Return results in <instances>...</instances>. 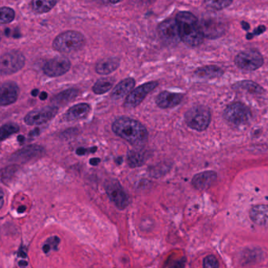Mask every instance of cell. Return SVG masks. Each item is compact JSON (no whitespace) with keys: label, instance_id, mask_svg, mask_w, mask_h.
I'll return each mask as SVG.
<instances>
[{"label":"cell","instance_id":"6da1fadb","mask_svg":"<svg viewBox=\"0 0 268 268\" xmlns=\"http://www.w3.org/2000/svg\"><path fill=\"white\" fill-rule=\"evenodd\" d=\"M112 130L116 135L133 146H142L148 139V133L144 125L135 119L119 117L112 124Z\"/></svg>","mask_w":268,"mask_h":268},{"label":"cell","instance_id":"7a4b0ae2","mask_svg":"<svg viewBox=\"0 0 268 268\" xmlns=\"http://www.w3.org/2000/svg\"><path fill=\"white\" fill-rule=\"evenodd\" d=\"M176 21L178 24L180 40L188 47H196L202 44L204 34L197 18L190 12L182 11L177 15Z\"/></svg>","mask_w":268,"mask_h":268},{"label":"cell","instance_id":"3957f363","mask_svg":"<svg viewBox=\"0 0 268 268\" xmlns=\"http://www.w3.org/2000/svg\"><path fill=\"white\" fill-rule=\"evenodd\" d=\"M86 39L83 35L75 31H67L55 38L53 47L63 54H71L84 47Z\"/></svg>","mask_w":268,"mask_h":268},{"label":"cell","instance_id":"277c9868","mask_svg":"<svg viewBox=\"0 0 268 268\" xmlns=\"http://www.w3.org/2000/svg\"><path fill=\"white\" fill-rule=\"evenodd\" d=\"M187 125L197 131H203L207 129L211 122V112L209 107L197 105L190 108L184 115Z\"/></svg>","mask_w":268,"mask_h":268},{"label":"cell","instance_id":"5b68a950","mask_svg":"<svg viewBox=\"0 0 268 268\" xmlns=\"http://www.w3.org/2000/svg\"><path fill=\"white\" fill-rule=\"evenodd\" d=\"M252 113L246 105L235 102L228 105L224 111V119L235 126L246 125L250 122Z\"/></svg>","mask_w":268,"mask_h":268},{"label":"cell","instance_id":"8992f818","mask_svg":"<svg viewBox=\"0 0 268 268\" xmlns=\"http://www.w3.org/2000/svg\"><path fill=\"white\" fill-rule=\"evenodd\" d=\"M25 64L24 55L18 51L6 53L0 56V75H12L22 69Z\"/></svg>","mask_w":268,"mask_h":268},{"label":"cell","instance_id":"52a82bcc","mask_svg":"<svg viewBox=\"0 0 268 268\" xmlns=\"http://www.w3.org/2000/svg\"><path fill=\"white\" fill-rule=\"evenodd\" d=\"M234 63L238 69L252 71L263 66L264 57L256 50H246L236 55Z\"/></svg>","mask_w":268,"mask_h":268},{"label":"cell","instance_id":"ba28073f","mask_svg":"<svg viewBox=\"0 0 268 268\" xmlns=\"http://www.w3.org/2000/svg\"><path fill=\"white\" fill-rule=\"evenodd\" d=\"M107 196L119 210H125L129 206V197L121 184L116 179H110L105 184Z\"/></svg>","mask_w":268,"mask_h":268},{"label":"cell","instance_id":"9c48e42d","mask_svg":"<svg viewBox=\"0 0 268 268\" xmlns=\"http://www.w3.org/2000/svg\"><path fill=\"white\" fill-rule=\"evenodd\" d=\"M158 82H149L132 90L125 98L124 106L126 108H133L140 105L144 100L147 95L158 87Z\"/></svg>","mask_w":268,"mask_h":268},{"label":"cell","instance_id":"30bf717a","mask_svg":"<svg viewBox=\"0 0 268 268\" xmlns=\"http://www.w3.org/2000/svg\"><path fill=\"white\" fill-rule=\"evenodd\" d=\"M57 111L58 108L56 106H47L38 110H34L25 116L24 122L29 125H42L51 121Z\"/></svg>","mask_w":268,"mask_h":268},{"label":"cell","instance_id":"8fae6325","mask_svg":"<svg viewBox=\"0 0 268 268\" xmlns=\"http://www.w3.org/2000/svg\"><path fill=\"white\" fill-rule=\"evenodd\" d=\"M158 33L161 40L167 44H178L180 41L176 19H168L160 24Z\"/></svg>","mask_w":268,"mask_h":268},{"label":"cell","instance_id":"7c38bea8","mask_svg":"<svg viewBox=\"0 0 268 268\" xmlns=\"http://www.w3.org/2000/svg\"><path fill=\"white\" fill-rule=\"evenodd\" d=\"M71 68L69 59L58 56L47 61L43 66V72L50 77H58L65 75Z\"/></svg>","mask_w":268,"mask_h":268},{"label":"cell","instance_id":"4fadbf2b","mask_svg":"<svg viewBox=\"0 0 268 268\" xmlns=\"http://www.w3.org/2000/svg\"><path fill=\"white\" fill-rule=\"evenodd\" d=\"M204 36L209 38H216L222 36L225 33L226 24L221 20L214 18L205 19L200 24Z\"/></svg>","mask_w":268,"mask_h":268},{"label":"cell","instance_id":"5bb4252c","mask_svg":"<svg viewBox=\"0 0 268 268\" xmlns=\"http://www.w3.org/2000/svg\"><path fill=\"white\" fill-rule=\"evenodd\" d=\"M18 87L14 83L8 82L0 85V106L11 105L18 97Z\"/></svg>","mask_w":268,"mask_h":268},{"label":"cell","instance_id":"9a60e30c","mask_svg":"<svg viewBox=\"0 0 268 268\" xmlns=\"http://www.w3.org/2000/svg\"><path fill=\"white\" fill-rule=\"evenodd\" d=\"M183 98V95L181 93L163 91L158 95L155 99V102L156 105L161 108H172L181 103Z\"/></svg>","mask_w":268,"mask_h":268},{"label":"cell","instance_id":"2e32d148","mask_svg":"<svg viewBox=\"0 0 268 268\" xmlns=\"http://www.w3.org/2000/svg\"><path fill=\"white\" fill-rule=\"evenodd\" d=\"M217 179V174L216 172L205 171L194 176L192 179V185L197 190H206L213 186Z\"/></svg>","mask_w":268,"mask_h":268},{"label":"cell","instance_id":"e0dca14e","mask_svg":"<svg viewBox=\"0 0 268 268\" xmlns=\"http://www.w3.org/2000/svg\"><path fill=\"white\" fill-rule=\"evenodd\" d=\"M250 217L256 225L262 228H268V205H256L250 210Z\"/></svg>","mask_w":268,"mask_h":268},{"label":"cell","instance_id":"ac0fdd59","mask_svg":"<svg viewBox=\"0 0 268 268\" xmlns=\"http://www.w3.org/2000/svg\"><path fill=\"white\" fill-rule=\"evenodd\" d=\"M44 148L42 146L30 145L24 147L12 156L13 161H27L38 158L44 153Z\"/></svg>","mask_w":268,"mask_h":268},{"label":"cell","instance_id":"d6986e66","mask_svg":"<svg viewBox=\"0 0 268 268\" xmlns=\"http://www.w3.org/2000/svg\"><path fill=\"white\" fill-rule=\"evenodd\" d=\"M135 86V80L133 78H127L118 83L113 89L111 93L112 100L117 101L119 99L127 97L130 93Z\"/></svg>","mask_w":268,"mask_h":268},{"label":"cell","instance_id":"ffe728a7","mask_svg":"<svg viewBox=\"0 0 268 268\" xmlns=\"http://www.w3.org/2000/svg\"><path fill=\"white\" fill-rule=\"evenodd\" d=\"M90 111V106L88 104L81 103L74 105L68 110L65 115V119L68 122L76 121L84 119Z\"/></svg>","mask_w":268,"mask_h":268},{"label":"cell","instance_id":"44dd1931","mask_svg":"<svg viewBox=\"0 0 268 268\" xmlns=\"http://www.w3.org/2000/svg\"><path fill=\"white\" fill-rule=\"evenodd\" d=\"M120 65L117 57H108L99 61L96 65V71L99 75H106L115 71Z\"/></svg>","mask_w":268,"mask_h":268},{"label":"cell","instance_id":"7402d4cb","mask_svg":"<svg viewBox=\"0 0 268 268\" xmlns=\"http://www.w3.org/2000/svg\"><path fill=\"white\" fill-rule=\"evenodd\" d=\"M223 74L224 71L215 65L202 67L196 70L194 73V75L199 79H215L221 76Z\"/></svg>","mask_w":268,"mask_h":268},{"label":"cell","instance_id":"603a6c76","mask_svg":"<svg viewBox=\"0 0 268 268\" xmlns=\"http://www.w3.org/2000/svg\"><path fill=\"white\" fill-rule=\"evenodd\" d=\"M57 0H33L31 6L36 14H45L52 10Z\"/></svg>","mask_w":268,"mask_h":268},{"label":"cell","instance_id":"cb8c5ba5","mask_svg":"<svg viewBox=\"0 0 268 268\" xmlns=\"http://www.w3.org/2000/svg\"><path fill=\"white\" fill-rule=\"evenodd\" d=\"M145 155L141 151H129L127 154V163L129 167H140L145 162Z\"/></svg>","mask_w":268,"mask_h":268},{"label":"cell","instance_id":"d4e9b609","mask_svg":"<svg viewBox=\"0 0 268 268\" xmlns=\"http://www.w3.org/2000/svg\"><path fill=\"white\" fill-rule=\"evenodd\" d=\"M79 94V90L76 89H69L63 91L61 93L56 95L54 98L53 99V102L59 105L69 103L73 101Z\"/></svg>","mask_w":268,"mask_h":268},{"label":"cell","instance_id":"484cf974","mask_svg":"<svg viewBox=\"0 0 268 268\" xmlns=\"http://www.w3.org/2000/svg\"><path fill=\"white\" fill-rule=\"evenodd\" d=\"M234 89H243L252 93H262L264 92L262 87L252 81L245 80L238 82L234 83Z\"/></svg>","mask_w":268,"mask_h":268},{"label":"cell","instance_id":"4316f807","mask_svg":"<svg viewBox=\"0 0 268 268\" xmlns=\"http://www.w3.org/2000/svg\"><path fill=\"white\" fill-rule=\"evenodd\" d=\"M113 83L114 82L112 79H101L97 81L93 85V93L96 94H104V93H107L111 89Z\"/></svg>","mask_w":268,"mask_h":268},{"label":"cell","instance_id":"83f0119b","mask_svg":"<svg viewBox=\"0 0 268 268\" xmlns=\"http://www.w3.org/2000/svg\"><path fill=\"white\" fill-rule=\"evenodd\" d=\"M232 2L233 0H205L204 3L208 10L218 11L227 8Z\"/></svg>","mask_w":268,"mask_h":268},{"label":"cell","instance_id":"f1b7e54d","mask_svg":"<svg viewBox=\"0 0 268 268\" xmlns=\"http://www.w3.org/2000/svg\"><path fill=\"white\" fill-rule=\"evenodd\" d=\"M19 131L18 125L15 123H7L0 127V142Z\"/></svg>","mask_w":268,"mask_h":268},{"label":"cell","instance_id":"f546056e","mask_svg":"<svg viewBox=\"0 0 268 268\" xmlns=\"http://www.w3.org/2000/svg\"><path fill=\"white\" fill-rule=\"evenodd\" d=\"M15 18L14 10L9 7H1L0 8V24H8L12 22Z\"/></svg>","mask_w":268,"mask_h":268},{"label":"cell","instance_id":"4dcf8cb0","mask_svg":"<svg viewBox=\"0 0 268 268\" xmlns=\"http://www.w3.org/2000/svg\"><path fill=\"white\" fill-rule=\"evenodd\" d=\"M59 244H60V238L56 236L51 237L45 242L44 245L42 246V250L45 253H49L52 250H57Z\"/></svg>","mask_w":268,"mask_h":268},{"label":"cell","instance_id":"1f68e13d","mask_svg":"<svg viewBox=\"0 0 268 268\" xmlns=\"http://www.w3.org/2000/svg\"><path fill=\"white\" fill-rule=\"evenodd\" d=\"M219 261L216 256L210 255L204 259L203 268H219Z\"/></svg>","mask_w":268,"mask_h":268},{"label":"cell","instance_id":"d6a6232c","mask_svg":"<svg viewBox=\"0 0 268 268\" xmlns=\"http://www.w3.org/2000/svg\"><path fill=\"white\" fill-rule=\"evenodd\" d=\"M265 30H266V27L261 25V26H259L258 28H256V29L254 30L253 33L247 34L246 36H247L248 39H251V38H253V36H259V35L262 34L263 33L265 32Z\"/></svg>","mask_w":268,"mask_h":268},{"label":"cell","instance_id":"836d02e7","mask_svg":"<svg viewBox=\"0 0 268 268\" xmlns=\"http://www.w3.org/2000/svg\"><path fill=\"white\" fill-rule=\"evenodd\" d=\"M97 147H93L92 148H83V147H79L76 150V154L78 155H84L87 153H94L95 151H97Z\"/></svg>","mask_w":268,"mask_h":268},{"label":"cell","instance_id":"e575fe53","mask_svg":"<svg viewBox=\"0 0 268 268\" xmlns=\"http://www.w3.org/2000/svg\"><path fill=\"white\" fill-rule=\"evenodd\" d=\"M101 162V160L99 158H93L89 160V164L90 165H93V166H96V165H98L99 163Z\"/></svg>","mask_w":268,"mask_h":268},{"label":"cell","instance_id":"d590c367","mask_svg":"<svg viewBox=\"0 0 268 268\" xmlns=\"http://www.w3.org/2000/svg\"><path fill=\"white\" fill-rule=\"evenodd\" d=\"M4 203V193L2 192V190L0 188V210L3 206Z\"/></svg>","mask_w":268,"mask_h":268},{"label":"cell","instance_id":"8d00e7d4","mask_svg":"<svg viewBox=\"0 0 268 268\" xmlns=\"http://www.w3.org/2000/svg\"><path fill=\"white\" fill-rule=\"evenodd\" d=\"M104 3H110V4H116L118 2H121L122 0H100Z\"/></svg>","mask_w":268,"mask_h":268},{"label":"cell","instance_id":"74e56055","mask_svg":"<svg viewBox=\"0 0 268 268\" xmlns=\"http://www.w3.org/2000/svg\"><path fill=\"white\" fill-rule=\"evenodd\" d=\"M242 28H244L245 30L248 31L250 29V24L247 22H245V21H242Z\"/></svg>","mask_w":268,"mask_h":268},{"label":"cell","instance_id":"f35d334b","mask_svg":"<svg viewBox=\"0 0 268 268\" xmlns=\"http://www.w3.org/2000/svg\"><path fill=\"white\" fill-rule=\"evenodd\" d=\"M47 97H48V95H47V93H46V92H42V93H40V96H39V97H40L42 101H44V100H46V99L47 98Z\"/></svg>","mask_w":268,"mask_h":268},{"label":"cell","instance_id":"ab89813d","mask_svg":"<svg viewBox=\"0 0 268 268\" xmlns=\"http://www.w3.org/2000/svg\"><path fill=\"white\" fill-rule=\"evenodd\" d=\"M38 133H39V129H35L34 131L31 132L30 136H36V135H38Z\"/></svg>","mask_w":268,"mask_h":268},{"label":"cell","instance_id":"60d3db41","mask_svg":"<svg viewBox=\"0 0 268 268\" xmlns=\"http://www.w3.org/2000/svg\"><path fill=\"white\" fill-rule=\"evenodd\" d=\"M25 209H26L25 206H20V207L18 208V213H20V214H22V213H24V212L25 211Z\"/></svg>","mask_w":268,"mask_h":268},{"label":"cell","instance_id":"b9f144b4","mask_svg":"<svg viewBox=\"0 0 268 268\" xmlns=\"http://www.w3.org/2000/svg\"><path fill=\"white\" fill-rule=\"evenodd\" d=\"M18 141L20 143H22L24 141V137H23V136L21 135L18 136Z\"/></svg>","mask_w":268,"mask_h":268},{"label":"cell","instance_id":"7bdbcfd3","mask_svg":"<svg viewBox=\"0 0 268 268\" xmlns=\"http://www.w3.org/2000/svg\"><path fill=\"white\" fill-rule=\"evenodd\" d=\"M38 93V89H33V92H32V95H33V97H36Z\"/></svg>","mask_w":268,"mask_h":268},{"label":"cell","instance_id":"ee69618b","mask_svg":"<svg viewBox=\"0 0 268 268\" xmlns=\"http://www.w3.org/2000/svg\"><path fill=\"white\" fill-rule=\"evenodd\" d=\"M27 262L26 261H20V263H19V265H20V267H24V266H27Z\"/></svg>","mask_w":268,"mask_h":268},{"label":"cell","instance_id":"f6af8a7d","mask_svg":"<svg viewBox=\"0 0 268 268\" xmlns=\"http://www.w3.org/2000/svg\"><path fill=\"white\" fill-rule=\"evenodd\" d=\"M116 161H117V163L119 164V165H120V164L123 162V159H121V158H119L118 160H116Z\"/></svg>","mask_w":268,"mask_h":268},{"label":"cell","instance_id":"bcb514c9","mask_svg":"<svg viewBox=\"0 0 268 268\" xmlns=\"http://www.w3.org/2000/svg\"><path fill=\"white\" fill-rule=\"evenodd\" d=\"M0 41H1V33H0Z\"/></svg>","mask_w":268,"mask_h":268}]
</instances>
